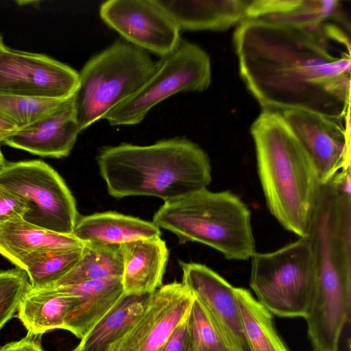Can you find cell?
I'll use <instances>...</instances> for the list:
<instances>
[{"label":"cell","instance_id":"obj_32","mask_svg":"<svg viewBox=\"0 0 351 351\" xmlns=\"http://www.w3.org/2000/svg\"><path fill=\"white\" fill-rule=\"evenodd\" d=\"M16 130V128L13 123L0 116V139Z\"/></svg>","mask_w":351,"mask_h":351},{"label":"cell","instance_id":"obj_21","mask_svg":"<svg viewBox=\"0 0 351 351\" xmlns=\"http://www.w3.org/2000/svg\"><path fill=\"white\" fill-rule=\"evenodd\" d=\"M80 296L58 289H31L21 302L17 317L27 333L40 336L63 329L69 311Z\"/></svg>","mask_w":351,"mask_h":351},{"label":"cell","instance_id":"obj_13","mask_svg":"<svg viewBox=\"0 0 351 351\" xmlns=\"http://www.w3.org/2000/svg\"><path fill=\"white\" fill-rule=\"evenodd\" d=\"M182 283L207 310L234 351H251L245 339L236 287L205 265L179 261Z\"/></svg>","mask_w":351,"mask_h":351},{"label":"cell","instance_id":"obj_33","mask_svg":"<svg viewBox=\"0 0 351 351\" xmlns=\"http://www.w3.org/2000/svg\"><path fill=\"white\" fill-rule=\"evenodd\" d=\"M5 160L4 158V156L1 152V148H0V168L5 164Z\"/></svg>","mask_w":351,"mask_h":351},{"label":"cell","instance_id":"obj_3","mask_svg":"<svg viewBox=\"0 0 351 351\" xmlns=\"http://www.w3.org/2000/svg\"><path fill=\"white\" fill-rule=\"evenodd\" d=\"M250 132L269 212L284 228L306 237L322 186L314 164L280 112L263 110Z\"/></svg>","mask_w":351,"mask_h":351},{"label":"cell","instance_id":"obj_22","mask_svg":"<svg viewBox=\"0 0 351 351\" xmlns=\"http://www.w3.org/2000/svg\"><path fill=\"white\" fill-rule=\"evenodd\" d=\"M150 295H124L72 351H108L143 314Z\"/></svg>","mask_w":351,"mask_h":351},{"label":"cell","instance_id":"obj_15","mask_svg":"<svg viewBox=\"0 0 351 351\" xmlns=\"http://www.w3.org/2000/svg\"><path fill=\"white\" fill-rule=\"evenodd\" d=\"M84 247V244L73 234L55 232L23 219L0 223V254L24 271L50 252Z\"/></svg>","mask_w":351,"mask_h":351},{"label":"cell","instance_id":"obj_8","mask_svg":"<svg viewBox=\"0 0 351 351\" xmlns=\"http://www.w3.org/2000/svg\"><path fill=\"white\" fill-rule=\"evenodd\" d=\"M0 189L29 205L25 221L72 234L80 217L75 199L62 178L48 164L40 160L5 162L0 168Z\"/></svg>","mask_w":351,"mask_h":351},{"label":"cell","instance_id":"obj_34","mask_svg":"<svg viewBox=\"0 0 351 351\" xmlns=\"http://www.w3.org/2000/svg\"><path fill=\"white\" fill-rule=\"evenodd\" d=\"M6 46L3 43V38L0 34V51L3 50Z\"/></svg>","mask_w":351,"mask_h":351},{"label":"cell","instance_id":"obj_4","mask_svg":"<svg viewBox=\"0 0 351 351\" xmlns=\"http://www.w3.org/2000/svg\"><path fill=\"white\" fill-rule=\"evenodd\" d=\"M152 222L174 234L180 243H201L228 260L246 261L256 253L251 212L228 191L204 189L164 203Z\"/></svg>","mask_w":351,"mask_h":351},{"label":"cell","instance_id":"obj_1","mask_svg":"<svg viewBox=\"0 0 351 351\" xmlns=\"http://www.w3.org/2000/svg\"><path fill=\"white\" fill-rule=\"evenodd\" d=\"M340 23L239 24L233 43L239 73L263 110H302L337 121L350 115L351 45Z\"/></svg>","mask_w":351,"mask_h":351},{"label":"cell","instance_id":"obj_18","mask_svg":"<svg viewBox=\"0 0 351 351\" xmlns=\"http://www.w3.org/2000/svg\"><path fill=\"white\" fill-rule=\"evenodd\" d=\"M55 289L80 296L66 315L64 330L80 339L125 295L121 278L89 280Z\"/></svg>","mask_w":351,"mask_h":351},{"label":"cell","instance_id":"obj_24","mask_svg":"<svg viewBox=\"0 0 351 351\" xmlns=\"http://www.w3.org/2000/svg\"><path fill=\"white\" fill-rule=\"evenodd\" d=\"M123 269L121 245H84L82 256L76 265L48 289L121 278Z\"/></svg>","mask_w":351,"mask_h":351},{"label":"cell","instance_id":"obj_17","mask_svg":"<svg viewBox=\"0 0 351 351\" xmlns=\"http://www.w3.org/2000/svg\"><path fill=\"white\" fill-rule=\"evenodd\" d=\"M179 30L224 31L246 19L249 1L156 0Z\"/></svg>","mask_w":351,"mask_h":351},{"label":"cell","instance_id":"obj_9","mask_svg":"<svg viewBox=\"0 0 351 351\" xmlns=\"http://www.w3.org/2000/svg\"><path fill=\"white\" fill-rule=\"evenodd\" d=\"M79 73L44 54L5 47L0 51V95L71 98Z\"/></svg>","mask_w":351,"mask_h":351},{"label":"cell","instance_id":"obj_31","mask_svg":"<svg viewBox=\"0 0 351 351\" xmlns=\"http://www.w3.org/2000/svg\"><path fill=\"white\" fill-rule=\"evenodd\" d=\"M0 351H45L41 346L40 338L27 333L19 341L9 342L0 348Z\"/></svg>","mask_w":351,"mask_h":351},{"label":"cell","instance_id":"obj_35","mask_svg":"<svg viewBox=\"0 0 351 351\" xmlns=\"http://www.w3.org/2000/svg\"><path fill=\"white\" fill-rule=\"evenodd\" d=\"M72 351V350H71Z\"/></svg>","mask_w":351,"mask_h":351},{"label":"cell","instance_id":"obj_5","mask_svg":"<svg viewBox=\"0 0 351 351\" xmlns=\"http://www.w3.org/2000/svg\"><path fill=\"white\" fill-rule=\"evenodd\" d=\"M158 65L146 51L123 39L93 56L79 73L72 96L81 132L137 93Z\"/></svg>","mask_w":351,"mask_h":351},{"label":"cell","instance_id":"obj_14","mask_svg":"<svg viewBox=\"0 0 351 351\" xmlns=\"http://www.w3.org/2000/svg\"><path fill=\"white\" fill-rule=\"evenodd\" d=\"M80 132L71 97L48 115L3 136L0 143L40 156L60 158L70 154Z\"/></svg>","mask_w":351,"mask_h":351},{"label":"cell","instance_id":"obj_26","mask_svg":"<svg viewBox=\"0 0 351 351\" xmlns=\"http://www.w3.org/2000/svg\"><path fill=\"white\" fill-rule=\"evenodd\" d=\"M84 247L52 252L29 265L25 271L32 289L50 288L76 265L82 256Z\"/></svg>","mask_w":351,"mask_h":351},{"label":"cell","instance_id":"obj_6","mask_svg":"<svg viewBox=\"0 0 351 351\" xmlns=\"http://www.w3.org/2000/svg\"><path fill=\"white\" fill-rule=\"evenodd\" d=\"M317 266L307 237L251 258L250 285L271 313L305 318L317 283Z\"/></svg>","mask_w":351,"mask_h":351},{"label":"cell","instance_id":"obj_23","mask_svg":"<svg viewBox=\"0 0 351 351\" xmlns=\"http://www.w3.org/2000/svg\"><path fill=\"white\" fill-rule=\"evenodd\" d=\"M243 330L251 351H289L274 328L271 313L251 293L236 287Z\"/></svg>","mask_w":351,"mask_h":351},{"label":"cell","instance_id":"obj_12","mask_svg":"<svg viewBox=\"0 0 351 351\" xmlns=\"http://www.w3.org/2000/svg\"><path fill=\"white\" fill-rule=\"evenodd\" d=\"M194 297L182 282L162 285L133 326L108 351H160L189 313Z\"/></svg>","mask_w":351,"mask_h":351},{"label":"cell","instance_id":"obj_20","mask_svg":"<svg viewBox=\"0 0 351 351\" xmlns=\"http://www.w3.org/2000/svg\"><path fill=\"white\" fill-rule=\"evenodd\" d=\"M337 0L249 1L246 19L306 27L328 21L345 23Z\"/></svg>","mask_w":351,"mask_h":351},{"label":"cell","instance_id":"obj_28","mask_svg":"<svg viewBox=\"0 0 351 351\" xmlns=\"http://www.w3.org/2000/svg\"><path fill=\"white\" fill-rule=\"evenodd\" d=\"M32 289L27 273L18 267L0 271V330L18 311Z\"/></svg>","mask_w":351,"mask_h":351},{"label":"cell","instance_id":"obj_19","mask_svg":"<svg viewBox=\"0 0 351 351\" xmlns=\"http://www.w3.org/2000/svg\"><path fill=\"white\" fill-rule=\"evenodd\" d=\"M72 234L84 245H121L161 236L152 221L107 211L80 217Z\"/></svg>","mask_w":351,"mask_h":351},{"label":"cell","instance_id":"obj_30","mask_svg":"<svg viewBox=\"0 0 351 351\" xmlns=\"http://www.w3.org/2000/svg\"><path fill=\"white\" fill-rule=\"evenodd\" d=\"M189 313L176 328L160 351H197L189 324Z\"/></svg>","mask_w":351,"mask_h":351},{"label":"cell","instance_id":"obj_25","mask_svg":"<svg viewBox=\"0 0 351 351\" xmlns=\"http://www.w3.org/2000/svg\"><path fill=\"white\" fill-rule=\"evenodd\" d=\"M66 100L0 95V116L20 129L51 113Z\"/></svg>","mask_w":351,"mask_h":351},{"label":"cell","instance_id":"obj_27","mask_svg":"<svg viewBox=\"0 0 351 351\" xmlns=\"http://www.w3.org/2000/svg\"><path fill=\"white\" fill-rule=\"evenodd\" d=\"M188 319L197 351H234L207 310L195 298Z\"/></svg>","mask_w":351,"mask_h":351},{"label":"cell","instance_id":"obj_16","mask_svg":"<svg viewBox=\"0 0 351 351\" xmlns=\"http://www.w3.org/2000/svg\"><path fill=\"white\" fill-rule=\"evenodd\" d=\"M121 251L125 295L152 294L162 285L169 250L160 237L123 244Z\"/></svg>","mask_w":351,"mask_h":351},{"label":"cell","instance_id":"obj_2","mask_svg":"<svg viewBox=\"0 0 351 351\" xmlns=\"http://www.w3.org/2000/svg\"><path fill=\"white\" fill-rule=\"evenodd\" d=\"M96 160L109 195L117 199L149 196L170 202L207 189L212 180L207 154L184 138L104 147Z\"/></svg>","mask_w":351,"mask_h":351},{"label":"cell","instance_id":"obj_29","mask_svg":"<svg viewBox=\"0 0 351 351\" xmlns=\"http://www.w3.org/2000/svg\"><path fill=\"white\" fill-rule=\"evenodd\" d=\"M29 211V205L25 200L0 189V223L23 219Z\"/></svg>","mask_w":351,"mask_h":351},{"label":"cell","instance_id":"obj_7","mask_svg":"<svg viewBox=\"0 0 351 351\" xmlns=\"http://www.w3.org/2000/svg\"><path fill=\"white\" fill-rule=\"evenodd\" d=\"M153 76L133 96L104 117L112 125L140 123L160 102L180 92H202L211 81L208 55L195 44L180 38L176 47L158 61Z\"/></svg>","mask_w":351,"mask_h":351},{"label":"cell","instance_id":"obj_11","mask_svg":"<svg viewBox=\"0 0 351 351\" xmlns=\"http://www.w3.org/2000/svg\"><path fill=\"white\" fill-rule=\"evenodd\" d=\"M318 173L324 184L341 170L350 169V123L302 110L280 112Z\"/></svg>","mask_w":351,"mask_h":351},{"label":"cell","instance_id":"obj_10","mask_svg":"<svg viewBox=\"0 0 351 351\" xmlns=\"http://www.w3.org/2000/svg\"><path fill=\"white\" fill-rule=\"evenodd\" d=\"M103 21L123 40L162 57L180 39V30L156 0H109L99 8Z\"/></svg>","mask_w":351,"mask_h":351}]
</instances>
